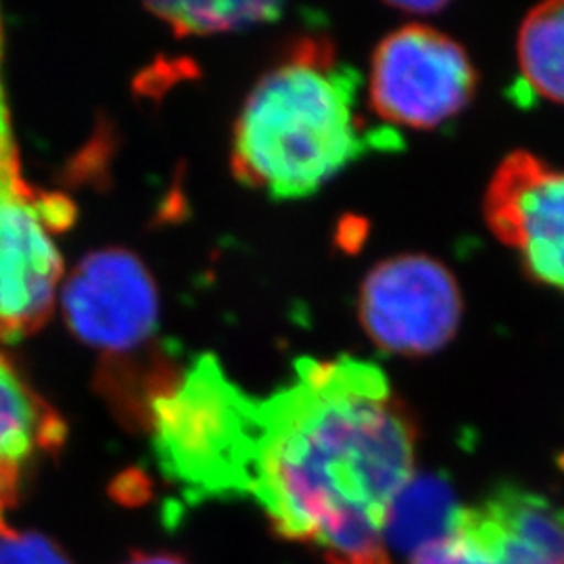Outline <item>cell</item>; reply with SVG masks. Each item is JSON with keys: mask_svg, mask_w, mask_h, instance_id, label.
<instances>
[{"mask_svg": "<svg viewBox=\"0 0 564 564\" xmlns=\"http://www.w3.org/2000/svg\"><path fill=\"white\" fill-rule=\"evenodd\" d=\"M251 498L286 540L330 564H387L389 512L414 477L416 431L383 370L343 356L302 360L260 400Z\"/></svg>", "mask_w": 564, "mask_h": 564, "instance_id": "1", "label": "cell"}, {"mask_svg": "<svg viewBox=\"0 0 564 564\" xmlns=\"http://www.w3.org/2000/svg\"><path fill=\"white\" fill-rule=\"evenodd\" d=\"M358 90L360 76L330 44L297 42L242 105L235 176L272 199H303L368 151L398 149V130L364 120Z\"/></svg>", "mask_w": 564, "mask_h": 564, "instance_id": "2", "label": "cell"}, {"mask_svg": "<svg viewBox=\"0 0 564 564\" xmlns=\"http://www.w3.org/2000/svg\"><path fill=\"white\" fill-rule=\"evenodd\" d=\"M258 410L209 354L153 389L144 416L153 456L186 505L251 494Z\"/></svg>", "mask_w": 564, "mask_h": 564, "instance_id": "3", "label": "cell"}, {"mask_svg": "<svg viewBox=\"0 0 564 564\" xmlns=\"http://www.w3.org/2000/svg\"><path fill=\"white\" fill-rule=\"evenodd\" d=\"M0 20V339L18 341L46 323L57 300L63 260L57 235L72 218V203L42 193L23 178L4 86Z\"/></svg>", "mask_w": 564, "mask_h": 564, "instance_id": "4", "label": "cell"}, {"mask_svg": "<svg viewBox=\"0 0 564 564\" xmlns=\"http://www.w3.org/2000/svg\"><path fill=\"white\" fill-rule=\"evenodd\" d=\"M475 86V67L458 42L410 23L375 51L368 99L383 126L433 130L463 113Z\"/></svg>", "mask_w": 564, "mask_h": 564, "instance_id": "5", "label": "cell"}, {"mask_svg": "<svg viewBox=\"0 0 564 564\" xmlns=\"http://www.w3.org/2000/svg\"><path fill=\"white\" fill-rule=\"evenodd\" d=\"M368 337L398 356L444 349L463 321V295L444 263L426 256H395L379 263L360 291Z\"/></svg>", "mask_w": 564, "mask_h": 564, "instance_id": "6", "label": "cell"}, {"mask_svg": "<svg viewBox=\"0 0 564 564\" xmlns=\"http://www.w3.org/2000/svg\"><path fill=\"white\" fill-rule=\"evenodd\" d=\"M61 302L82 341L109 351H132L160 323V297L144 263L123 249L86 256L67 276Z\"/></svg>", "mask_w": 564, "mask_h": 564, "instance_id": "7", "label": "cell"}, {"mask_svg": "<svg viewBox=\"0 0 564 564\" xmlns=\"http://www.w3.org/2000/svg\"><path fill=\"white\" fill-rule=\"evenodd\" d=\"M485 218L533 281L564 295V172L524 151L508 155L489 182Z\"/></svg>", "mask_w": 564, "mask_h": 564, "instance_id": "8", "label": "cell"}, {"mask_svg": "<svg viewBox=\"0 0 564 564\" xmlns=\"http://www.w3.org/2000/svg\"><path fill=\"white\" fill-rule=\"evenodd\" d=\"M456 533L489 564H564L563 506L521 485H500L481 505L463 508Z\"/></svg>", "mask_w": 564, "mask_h": 564, "instance_id": "9", "label": "cell"}, {"mask_svg": "<svg viewBox=\"0 0 564 564\" xmlns=\"http://www.w3.org/2000/svg\"><path fill=\"white\" fill-rule=\"evenodd\" d=\"M63 437L59 414L0 354V531L7 529L4 512L18 505L28 473L42 456L59 449Z\"/></svg>", "mask_w": 564, "mask_h": 564, "instance_id": "10", "label": "cell"}, {"mask_svg": "<svg viewBox=\"0 0 564 564\" xmlns=\"http://www.w3.org/2000/svg\"><path fill=\"white\" fill-rule=\"evenodd\" d=\"M463 508L449 485L437 477H419L405 485L389 512L384 535L405 552L447 540L456 533Z\"/></svg>", "mask_w": 564, "mask_h": 564, "instance_id": "11", "label": "cell"}, {"mask_svg": "<svg viewBox=\"0 0 564 564\" xmlns=\"http://www.w3.org/2000/svg\"><path fill=\"white\" fill-rule=\"evenodd\" d=\"M519 72L524 88L564 105V2L533 9L519 32Z\"/></svg>", "mask_w": 564, "mask_h": 564, "instance_id": "12", "label": "cell"}, {"mask_svg": "<svg viewBox=\"0 0 564 564\" xmlns=\"http://www.w3.org/2000/svg\"><path fill=\"white\" fill-rule=\"evenodd\" d=\"M149 9L178 34L232 32L276 21L284 11L276 2H153Z\"/></svg>", "mask_w": 564, "mask_h": 564, "instance_id": "13", "label": "cell"}, {"mask_svg": "<svg viewBox=\"0 0 564 564\" xmlns=\"http://www.w3.org/2000/svg\"><path fill=\"white\" fill-rule=\"evenodd\" d=\"M0 564H74L53 540L41 533L0 531Z\"/></svg>", "mask_w": 564, "mask_h": 564, "instance_id": "14", "label": "cell"}, {"mask_svg": "<svg viewBox=\"0 0 564 564\" xmlns=\"http://www.w3.org/2000/svg\"><path fill=\"white\" fill-rule=\"evenodd\" d=\"M412 564H489V561L477 545L460 533H454L447 540L424 545L414 552Z\"/></svg>", "mask_w": 564, "mask_h": 564, "instance_id": "15", "label": "cell"}, {"mask_svg": "<svg viewBox=\"0 0 564 564\" xmlns=\"http://www.w3.org/2000/svg\"><path fill=\"white\" fill-rule=\"evenodd\" d=\"M121 564H188L182 556L170 552H134L126 563Z\"/></svg>", "mask_w": 564, "mask_h": 564, "instance_id": "16", "label": "cell"}, {"mask_svg": "<svg viewBox=\"0 0 564 564\" xmlns=\"http://www.w3.org/2000/svg\"><path fill=\"white\" fill-rule=\"evenodd\" d=\"M393 7H398L400 11H405V13H412V15H424V13L442 11L445 4L444 2H398Z\"/></svg>", "mask_w": 564, "mask_h": 564, "instance_id": "17", "label": "cell"}]
</instances>
